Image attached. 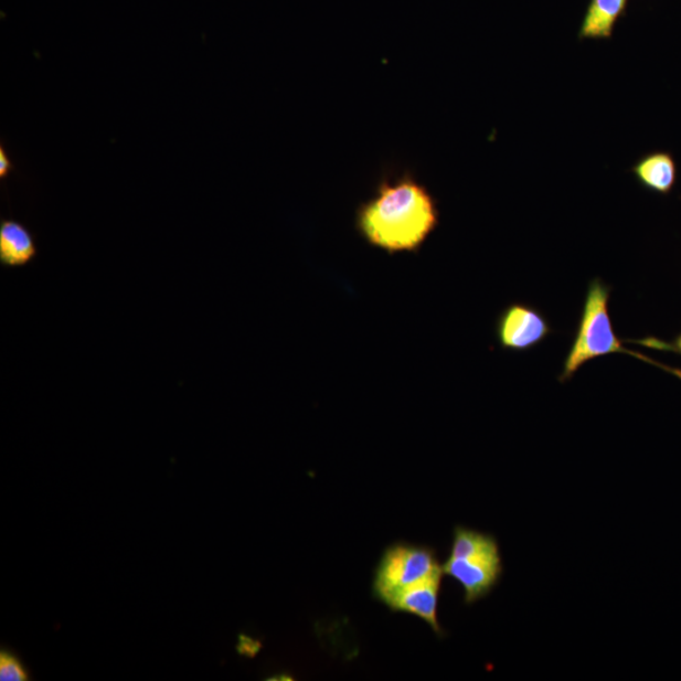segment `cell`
<instances>
[{
	"label": "cell",
	"mask_w": 681,
	"mask_h": 681,
	"mask_svg": "<svg viewBox=\"0 0 681 681\" xmlns=\"http://www.w3.org/2000/svg\"><path fill=\"white\" fill-rule=\"evenodd\" d=\"M553 332L546 317L538 308L512 304L500 315L497 336L503 350L526 352L541 344Z\"/></svg>",
	"instance_id": "277c9868"
},
{
	"label": "cell",
	"mask_w": 681,
	"mask_h": 681,
	"mask_svg": "<svg viewBox=\"0 0 681 681\" xmlns=\"http://www.w3.org/2000/svg\"><path fill=\"white\" fill-rule=\"evenodd\" d=\"M636 179L653 192L668 194L677 183V164L674 159L667 153H657L641 159L635 166Z\"/></svg>",
	"instance_id": "9c48e42d"
},
{
	"label": "cell",
	"mask_w": 681,
	"mask_h": 681,
	"mask_svg": "<svg viewBox=\"0 0 681 681\" xmlns=\"http://www.w3.org/2000/svg\"><path fill=\"white\" fill-rule=\"evenodd\" d=\"M627 0H590L581 29L582 39L605 40L611 38L615 24L626 11Z\"/></svg>",
	"instance_id": "ba28073f"
},
{
	"label": "cell",
	"mask_w": 681,
	"mask_h": 681,
	"mask_svg": "<svg viewBox=\"0 0 681 681\" xmlns=\"http://www.w3.org/2000/svg\"><path fill=\"white\" fill-rule=\"evenodd\" d=\"M439 571L441 565L432 547L392 544L386 547L377 564L373 583L374 597L384 604L396 592L427 579Z\"/></svg>",
	"instance_id": "3957f363"
},
{
	"label": "cell",
	"mask_w": 681,
	"mask_h": 681,
	"mask_svg": "<svg viewBox=\"0 0 681 681\" xmlns=\"http://www.w3.org/2000/svg\"><path fill=\"white\" fill-rule=\"evenodd\" d=\"M611 291V288L600 279L589 283L577 334L574 338L567 358L564 360L563 371L560 376L561 383L570 382L587 362L611 355V353H627V355L638 358L649 362V364L670 370L641 355V353L627 350L624 347L625 341L617 338L611 316H609L608 311Z\"/></svg>",
	"instance_id": "7a4b0ae2"
},
{
	"label": "cell",
	"mask_w": 681,
	"mask_h": 681,
	"mask_svg": "<svg viewBox=\"0 0 681 681\" xmlns=\"http://www.w3.org/2000/svg\"><path fill=\"white\" fill-rule=\"evenodd\" d=\"M501 555L497 538L476 530L456 526L449 558L472 560Z\"/></svg>",
	"instance_id": "30bf717a"
},
{
	"label": "cell",
	"mask_w": 681,
	"mask_h": 681,
	"mask_svg": "<svg viewBox=\"0 0 681 681\" xmlns=\"http://www.w3.org/2000/svg\"><path fill=\"white\" fill-rule=\"evenodd\" d=\"M625 342L641 344V347H647L651 349L669 350V351L679 353V355H681V333L678 336V338L673 342H670V343H667L664 341H660L657 339L636 340V341L631 340V341H625Z\"/></svg>",
	"instance_id": "7c38bea8"
},
{
	"label": "cell",
	"mask_w": 681,
	"mask_h": 681,
	"mask_svg": "<svg viewBox=\"0 0 681 681\" xmlns=\"http://www.w3.org/2000/svg\"><path fill=\"white\" fill-rule=\"evenodd\" d=\"M0 680L24 681L30 680L29 670L12 651L3 649L0 652Z\"/></svg>",
	"instance_id": "8fae6325"
},
{
	"label": "cell",
	"mask_w": 681,
	"mask_h": 681,
	"mask_svg": "<svg viewBox=\"0 0 681 681\" xmlns=\"http://www.w3.org/2000/svg\"><path fill=\"white\" fill-rule=\"evenodd\" d=\"M14 170V164L9 158L7 150L2 145H0V180L4 181L8 179V175L11 174Z\"/></svg>",
	"instance_id": "4fadbf2b"
},
{
	"label": "cell",
	"mask_w": 681,
	"mask_h": 681,
	"mask_svg": "<svg viewBox=\"0 0 681 681\" xmlns=\"http://www.w3.org/2000/svg\"><path fill=\"white\" fill-rule=\"evenodd\" d=\"M260 649V645L258 642H255L251 639H246L244 638V636H241V643H238V652L244 653V656L247 657H254L256 652H258Z\"/></svg>",
	"instance_id": "5bb4252c"
},
{
	"label": "cell",
	"mask_w": 681,
	"mask_h": 681,
	"mask_svg": "<svg viewBox=\"0 0 681 681\" xmlns=\"http://www.w3.org/2000/svg\"><path fill=\"white\" fill-rule=\"evenodd\" d=\"M445 576L454 578L465 592V604L472 605L488 597L498 586L503 573L501 555L485 558H448L441 564Z\"/></svg>",
	"instance_id": "5b68a950"
},
{
	"label": "cell",
	"mask_w": 681,
	"mask_h": 681,
	"mask_svg": "<svg viewBox=\"0 0 681 681\" xmlns=\"http://www.w3.org/2000/svg\"><path fill=\"white\" fill-rule=\"evenodd\" d=\"M444 570L427 579L396 592L384 605L394 613L409 614L426 623L433 632L444 638L445 631L438 621V605Z\"/></svg>",
	"instance_id": "8992f818"
},
{
	"label": "cell",
	"mask_w": 681,
	"mask_h": 681,
	"mask_svg": "<svg viewBox=\"0 0 681 681\" xmlns=\"http://www.w3.org/2000/svg\"><path fill=\"white\" fill-rule=\"evenodd\" d=\"M438 225L436 199L411 171L384 175L355 215L359 235L391 255L418 253Z\"/></svg>",
	"instance_id": "6da1fadb"
},
{
	"label": "cell",
	"mask_w": 681,
	"mask_h": 681,
	"mask_svg": "<svg viewBox=\"0 0 681 681\" xmlns=\"http://www.w3.org/2000/svg\"><path fill=\"white\" fill-rule=\"evenodd\" d=\"M39 256L31 230L12 219L0 220V265L3 268H23Z\"/></svg>",
	"instance_id": "52a82bcc"
}]
</instances>
